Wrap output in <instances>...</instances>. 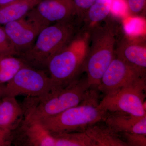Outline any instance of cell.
Masks as SVG:
<instances>
[{
  "instance_id": "1",
  "label": "cell",
  "mask_w": 146,
  "mask_h": 146,
  "mask_svg": "<svg viewBox=\"0 0 146 146\" xmlns=\"http://www.w3.org/2000/svg\"><path fill=\"white\" fill-rule=\"evenodd\" d=\"M89 88L86 79H76L41 96L27 97L22 106L24 117L41 121L56 116L79 104Z\"/></svg>"
},
{
  "instance_id": "2",
  "label": "cell",
  "mask_w": 146,
  "mask_h": 146,
  "mask_svg": "<svg viewBox=\"0 0 146 146\" xmlns=\"http://www.w3.org/2000/svg\"><path fill=\"white\" fill-rule=\"evenodd\" d=\"M98 99L96 91L89 90L78 105L40 121L52 134L83 132L89 126L104 121L107 116L108 112L100 105Z\"/></svg>"
},
{
  "instance_id": "3",
  "label": "cell",
  "mask_w": 146,
  "mask_h": 146,
  "mask_svg": "<svg viewBox=\"0 0 146 146\" xmlns=\"http://www.w3.org/2000/svg\"><path fill=\"white\" fill-rule=\"evenodd\" d=\"M90 33H85L72 39L51 58L46 68L57 86H64L76 79L83 70L88 50Z\"/></svg>"
},
{
  "instance_id": "4",
  "label": "cell",
  "mask_w": 146,
  "mask_h": 146,
  "mask_svg": "<svg viewBox=\"0 0 146 146\" xmlns=\"http://www.w3.org/2000/svg\"><path fill=\"white\" fill-rule=\"evenodd\" d=\"M70 21L55 23L44 28L32 46L20 55L21 58L33 68H46L51 58L72 39L74 29Z\"/></svg>"
},
{
  "instance_id": "5",
  "label": "cell",
  "mask_w": 146,
  "mask_h": 146,
  "mask_svg": "<svg viewBox=\"0 0 146 146\" xmlns=\"http://www.w3.org/2000/svg\"><path fill=\"white\" fill-rule=\"evenodd\" d=\"M115 35L114 28L109 24L93 31L91 47L83 68L89 87L98 86L105 72L115 58Z\"/></svg>"
},
{
  "instance_id": "6",
  "label": "cell",
  "mask_w": 146,
  "mask_h": 146,
  "mask_svg": "<svg viewBox=\"0 0 146 146\" xmlns=\"http://www.w3.org/2000/svg\"><path fill=\"white\" fill-rule=\"evenodd\" d=\"M58 87L44 71L26 65L3 86L4 96H41Z\"/></svg>"
},
{
  "instance_id": "7",
  "label": "cell",
  "mask_w": 146,
  "mask_h": 146,
  "mask_svg": "<svg viewBox=\"0 0 146 146\" xmlns=\"http://www.w3.org/2000/svg\"><path fill=\"white\" fill-rule=\"evenodd\" d=\"M146 80L105 95L100 105L108 112H125L138 117L146 116Z\"/></svg>"
},
{
  "instance_id": "8",
  "label": "cell",
  "mask_w": 146,
  "mask_h": 146,
  "mask_svg": "<svg viewBox=\"0 0 146 146\" xmlns=\"http://www.w3.org/2000/svg\"><path fill=\"white\" fill-rule=\"evenodd\" d=\"M33 9L23 18L3 26L18 55L32 46L41 31L48 26Z\"/></svg>"
},
{
  "instance_id": "9",
  "label": "cell",
  "mask_w": 146,
  "mask_h": 146,
  "mask_svg": "<svg viewBox=\"0 0 146 146\" xmlns=\"http://www.w3.org/2000/svg\"><path fill=\"white\" fill-rule=\"evenodd\" d=\"M144 80H146L145 75L116 57L105 72L97 88L105 95Z\"/></svg>"
},
{
  "instance_id": "10",
  "label": "cell",
  "mask_w": 146,
  "mask_h": 146,
  "mask_svg": "<svg viewBox=\"0 0 146 146\" xmlns=\"http://www.w3.org/2000/svg\"><path fill=\"white\" fill-rule=\"evenodd\" d=\"M13 142L16 145L55 146L54 137L41 121L26 117L12 133Z\"/></svg>"
},
{
  "instance_id": "11",
  "label": "cell",
  "mask_w": 146,
  "mask_h": 146,
  "mask_svg": "<svg viewBox=\"0 0 146 146\" xmlns=\"http://www.w3.org/2000/svg\"><path fill=\"white\" fill-rule=\"evenodd\" d=\"M33 10L48 26L70 21L76 14L73 0H40Z\"/></svg>"
},
{
  "instance_id": "12",
  "label": "cell",
  "mask_w": 146,
  "mask_h": 146,
  "mask_svg": "<svg viewBox=\"0 0 146 146\" xmlns=\"http://www.w3.org/2000/svg\"><path fill=\"white\" fill-rule=\"evenodd\" d=\"M117 57L146 75V46L143 42L125 39L115 50Z\"/></svg>"
},
{
  "instance_id": "13",
  "label": "cell",
  "mask_w": 146,
  "mask_h": 146,
  "mask_svg": "<svg viewBox=\"0 0 146 146\" xmlns=\"http://www.w3.org/2000/svg\"><path fill=\"white\" fill-rule=\"evenodd\" d=\"M24 117L23 108L18 103L16 97L4 96L0 99V128L11 143L12 133L20 125Z\"/></svg>"
},
{
  "instance_id": "14",
  "label": "cell",
  "mask_w": 146,
  "mask_h": 146,
  "mask_svg": "<svg viewBox=\"0 0 146 146\" xmlns=\"http://www.w3.org/2000/svg\"><path fill=\"white\" fill-rule=\"evenodd\" d=\"M104 122L118 133H135L146 135V116L138 117L124 112H108Z\"/></svg>"
},
{
  "instance_id": "15",
  "label": "cell",
  "mask_w": 146,
  "mask_h": 146,
  "mask_svg": "<svg viewBox=\"0 0 146 146\" xmlns=\"http://www.w3.org/2000/svg\"><path fill=\"white\" fill-rule=\"evenodd\" d=\"M83 132L95 143L96 146H127L119 133L106 124L97 123L86 128Z\"/></svg>"
},
{
  "instance_id": "16",
  "label": "cell",
  "mask_w": 146,
  "mask_h": 146,
  "mask_svg": "<svg viewBox=\"0 0 146 146\" xmlns=\"http://www.w3.org/2000/svg\"><path fill=\"white\" fill-rule=\"evenodd\" d=\"M40 0H18L0 6V26L13 22L26 16Z\"/></svg>"
},
{
  "instance_id": "17",
  "label": "cell",
  "mask_w": 146,
  "mask_h": 146,
  "mask_svg": "<svg viewBox=\"0 0 146 146\" xmlns=\"http://www.w3.org/2000/svg\"><path fill=\"white\" fill-rule=\"evenodd\" d=\"M27 65L22 58L15 56H0V85L10 81Z\"/></svg>"
},
{
  "instance_id": "18",
  "label": "cell",
  "mask_w": 146,
  "mask_h": 146,
  "mask_svg": "<svg viewBox=\"0 0 146 146\" xmlns=\"http://www.w3.org/2000/svg\"><path fill=\"white\" fill-rule=\"evenodd\" d=\"M113 0H96L83 17L88 25H93L104 20L111 11Z\"/></svg>"
},
{
  "instance_id": "19",
  "label": "cell",
  "mask_w": 146,
  "mask_h": 146,
  "mask_svg": "<svg viewBox=\"0 0 146 146\" xmlns=\"http://www.w3.org/2000/svg\"><path fill=\"white\" fill-rule=\"evenodd\" d=\"M52 134L55 139V146H96L84 132Z\"/></svg>"
},
{
  "instance_id": "20",
  "label": "cell",
  "mask_w": 146,
  "mask_h": 146,
  "mask_svg": "<svg viewBox=\"0 0 146 146\" xmlns=\"http://www.w3.org/2000/svg\"><path fill=\"white\" fill-rule=\"evenodd\" d=\"M18 55L3 27L0 26V56Z\"/></svg>"
},
{
  "instance_id": "21",
  "label": "cell",
  "mask_w": 146,
  "mask_h": 146,
  "mask_svg": "<svg viewBox=\"0 0 146 146\" xmlns=\"http://www.w3.org/2000/svg\"><path fill=\"white\" fill-rule=\"evenodd\" d=\"M125 25V31L130 36H136L145 32V23L141 19L130 18L126 20Z\"/></svg>"
},
{
  "instance_id": "22",
  "label": "cell",
  "mask_w": 146,
  "mask_h": 146,
  "mask_svg": "<svg viewBox=\"0 0 146 146\" xmlns=\"http://www.w3.org/2000/svg\"><path fill=\"white\" fill-rule=\"evenodd\" d=\"M127 146H146V135L135 133H122Z\"/></svg>"
},
{
  "instance_id": "23",
  "label": "cell",
  "mask_w": 146,
  "mask_h": 146,
  "mask_svg": "<svg viewBox=\"0 0 146 146\" xmlns=\"http://www.w3.org/2000/svg\"><path fill=\"white\" fill-rule=\"evenodd\" d=\"M96 0H73L76 14L84 16L86 11Z\"/></svg>"
},
{
  "instance_id": "24",
  "label": "cell",
  "mask_w": 146,
  "mask_h": 146,
  "mask_svg": "<svg viewBox=\"0 0 146 146\" xmlns=\"http://www.w3.org/2000/svg\"><path fill=\"white\" fill-rule=\"evenodd\" d=\"M127 5L131 13L137 15L145 10L146 0H127Z\"/></svg>"
},
{
  "instance_id": "25",
  "label": "cell",
  "mask_w": 146,
  "mask_h": 146,
  "mask_svg": "<svg viewBox=\"0 0 146 146\" xmlns=\"http://www.w3.org/2000/svg\"><path fill=\"white\" fill-rule=\"evenodd\" d=\"M10 140L0 128V146L10 145Z\"/></svg>"
},
{
  "instance_id": "26",
  "label": "cell",
  "mask_w": 146,
  "mask_h": 146,
  "mask_svg": "<svg viewBox=\"0 0 146 146\" xmlns=\"http://www.w3.org/2000/svg\"><path fill=\"white\" fill-rule=\"evenodd\" d=\"M17 1L18 0H0V6L5 5Z\"/></svg>"
},
{
  "instance_id": "27",
  "label": "cell",
  "mask_w": 146,
  "mask_h": 146,
  "mask_svg": "<svg viewBox=\"0 0 146 146\" xmlns=\"http://www.w3.org/2000/svg\"><path fill=\"white\" fill-rule=\"evenodd\" d=\"M4 96L3 91V86L0 85V99Z\"/></svg>"
}]
</instances>
